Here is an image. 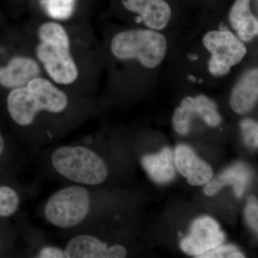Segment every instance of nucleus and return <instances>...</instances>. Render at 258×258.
I'll return each mask as SVG.
<instances>
[{
  "label": "nucleus",
  "instance_id": "19",
  "mask_svg": "<svg viewBox=\"0 0 258 258\" xmlns=\"http://www.w3.org/2000/svg\"><path fill=\"white\" fill-rule=\"evenodd\" d=\"M241 132L246 145L257 149L258 147L257 122L249 118H245L241 121Z\"/></svg>",
  "mask_w": 258,
  "mask_h": 258
},
{
  "label": "nucleus",
  "instance_id": "20",
  "mask_svg": "<svg viewBox=\"0 0 258 258\" xmlns=\"http://www.w3.org/2000/svg\"><path fill=\"white\" fill-rule=\"evenodd\" d=\"M31 257L37 258H66V252L63 247L53 245V244H44L32 252Z\"/></svg>",
  "mask_w": 258,
  "mask_h": 258
},
{
  "label": "nucleus",
  "instance_id": "15",
  "mask_svg": "<svg viewBox=\"0 0 258 258\" xmlns=\"http://www.w3.org/2000/svg\"><path fill=\"white\" fill-rule=\"evenodd\" d=\"M180 104L191 110L194 115L201 117L210 126L216 127L221 123L222 117L216 103L205 95L186 97Z\"/></svg>",
  "mask_w": 258,
  "mask_h": 258
},
{
  "label": "nucleus",
  "instance_id": "2",
  "mask_svg": "<svg viewBox=\"0 0 258 258\" xmlns=\"http://www.w3.org/2000/svg\"><path fill=\"white\" fill-rule=\"evenodd\" d=\"M23 36L45 76L66 91L88 98L90 40L82 21L42 18Z\"/></svg>",
  "mask_w": 258,
  "mask_h": 258
},
{
  "label": "nucleus",
  "instance_id": "22",
  "mask_svg": "<svg viewBox=\"0 0 258 258\" xmlns=\"http://www.w3.org/2000/svg\"><path fill=\"white\" fill-rule=\"evenodd\" d=\"M238 250L235 246L232 244L227 245H220L216 248L208 251L205 253L198 255L199 258H232V254L234 252Z\"/></svg>",
  "mask_w": 258,
  "mask_h": 258
},
{
  "label": "nucleus",
  "instance_id": "14",
  "mask_svg": "<svg viewBox=\"0 0 258 258\" xmlns=\"http://www.w3.org/2000/svg\"><path fill=\"white\" fill-rule=\"evenodd\" d=\"M142 164L151 179L158 184H166L175 178L174 154L169 147L158 154L144 156Z\"/></svg>",
  "mask_w": 258,
  "mask_h": 258
},
{
  "label": "nucleus",
  "instance_id": "6",
  "mask_svg": "<svg viewBox=\"0 0 258 258\" xmlns=\"http://www.w3.org/2000/svg\"><path fill=\"white\" fill-rule=\"evenodd\" d=\"M203 44L210 54L208 69L214 77L228 74L232 68L243 60L247 54L244 42L230 30H210L204 35Z\"/></svg>",
  "mask_w": 258,
  "mask_h": 258
},
{
  "label": "nucleus",
  "instance_id": "5",
  "mask_svg": "<svg viewBox=\"0 0 258 258\" xmlns=\"http://www.w3.org/2000/svg\"><path fill=\"white\" fill-rule=\"evenodd\" d=\"M168 42L162 33L149 28L128 29L115 33L109 43L111 55L120 62L137 60L154 69L165 58Z\"/></svg>",
  "mask_w": 258,
  "mask_h": 258
},
{
  "label": "nucleus",
  "instance_id": "16",
  "mask_svg": "<svg viewBox=\"0 0 258 258\" xmlns=\"http://www.w3.org/2000/svg\"><path fill=\"white\" fill-rule=\"evenodd\" d=\"M44 18L59 22L76 20L79 0H40Z\"/></svg>",
  "mask_w": 258,
  "mask_h": 258
},
{
  "label": "nucleus",
  "instance_id": "18",
  "mask_svg": "<svg viewBox=\"0 0 258 258\" xmlns=\"http://www.w3.org/2000/svg\"><path fill=\"white\" fill-rule=\"evenodd\" d=\"M193 116L189 108L180 104L176 108L172 116V125L174 130L181 135H186L189 133Z\"/></svg>",
  "mask_w": 258,
  "mask_h": 258
},
{
  "label": "nucleus",
  "instance_id": "9",
  "mask_svg": "<svg viewBox=\"0 0 258 258\" xmlns=\"http://www.w3.org/2000/svg\"><path fill=\"white\" fill-rule=\"evenodd\" d=\"M128 13L137 15L147 28L161 31L172 18V8L168 0H120Z\"/></svg>",
  "mask_w": 258,
  "mask_h": 258
},
{
  "label": "nucleus",
  "instance_id": "3",
  "mask_svg": "<svg viewBox=\"0 0 258 258\" xmlns=\"http://www.w3.org/2000/svg\"><path fill=\"white\" fill-rule=\"evenodd\" d=\"M45 162L52 175L68 184L95 187L109 175L106 161L87 139L52 148L47 152Z\"/></svg>",
  "mask_w": 258,
  "mask_h": 258
},
{
  "label": "nucleus",
  "instance_id": "1",
  "mask_svg": "<svg viewBox=\"0 0 258 258\" xmlns=\"http://www.w3.org/2000/svg\"><path fill=\"white\" fill-rule=\"evenodd\" d=\"M88 98L59 87L46 76L32 79L7 97V109L30 144L44 145L77 128L87 115Z\"/></svg>",
  "mask_w": 258,
  "mask_h": 258
},
{
  "label": "nucleus",
  "instance_id": "10",
  "mask_svg": "<svg viewBox=\"0 0 258 258\" xmlns=\"http://www.w3.org/2000/svg\"><path fill=\"white\" fill-rule=\"evenodd\" d=\"M174 163L180 174L192 186H203L213 177L211 166L188 146L179 145L176 148Z\"/></svg>",
  "mask_w": 258,
  "mask_h": 258
},
{
  "label": "nucleus",
  "instance_id": "11",
  "mask_svg": "<svg viewBox=\"0 0 258 258\" xmlns=\"http://www.w3.org/2000/svg\"><path fill=\"white\" fill-rule=\"evenodd\" d=\"M258 99V69L247 70L235 83L230 98L232 111L239 115L249 113L255 106Z\"/></svg>",
  "mask_w": 258,
  "mask_h": 258
},
{
  "label": "nucleus",
  "instance_id": "7",
  "mask_svg": "<svg viewBox=\"0 0 258 258\" xmlns=\"http://www.w3.org/2000/svg\"><path fill=\"white\" fill-rule=\"evenodd\" d=\"M41 76H45L43 71L24 38L20 50L0 66V86L10 91L26 86L32 79Z\"/></svg>",
  "mask_w": 258,
  "mask_h": 258
},
{
  "label": "nucleus",
  "instance_id": "8",
  "mask_svg": "<svg viewBox=\"0 0 258 258\" xmlns=\"http://www.w3.org/2000/svg\"><path fill=\"white\" fill-rule=\"evenodd\" d=\"M225 238L216 220L205 216L194 221L189 235L181 241L180 247L185 253L198 257L222 245Z\"/></svg>",
  "mask_w": 258,
  "mask_h": 258
},
{
  "label": "nucleus",
  "instance_id": "12",
  "mask_svg": "<svg viewBox=\"0 0 258 258\" xmlns=\"http://www.w3.org/2000/svg\"><path fill=\"white\" fill-rule=\"evenodd\" d=\"M252 0H234L228 13L231 28L240 40L249 42L258 35V20L251 8Z\"/></svg>",
  "mask_w": 258,
  "mask_h": 258
},
{
  "label": "nucleus",
  "instance_id": "24",
  "mask_svg": "<svg viewBox=\"0 0 258 258\" xmlns=\"http://www.w3.org/2000/svg\"><path fill=\"white\" fill-rule=\"evenodd\" d=\"M206 1H213V0H206Z\"/></svg>",
  "mask_w": 258,
  "mask_h": 258
},
{
  "label": "nucleus",
  "instance_id": "13",
  "mask_svg": "<svg viewBox=\"0 0 258 258\" xmlns=\"http://www.w3.org/2000/svg\"><path fill=\"white\" fill-rule=\"evenodd\" d=\"M252 177V171L243 163H237L226 169L215 178L212 177L205 185L204 191L208 196H213L226 186H233L236 196L240 198L243 195L246 186Z\"/></svg>",
  "mask_w": 258,
  "mask_h": 258
},
{
  "label": "nucleus",
  "instance_id": "23",
  "mask_svg": "<svg viewBox=\"0 0 258 258\" xmlns=\"http://www.w3.org/2000/svg\"><path fill=\"white\" fill-rule=\"evenodd\" d=\"M5 141L4 139H3V135H2L1 132H0V157H2V155L3 154V152L5 151Z\"/></svg>",
  "mask_w": 258,
  "mask_h": 258
},
{
  "label": "nucleus",
  "instance_id": "17",
  "mask_svg": "<svg viewBox=\"0 0 258 258\" xmlns=\"http://www.w3.org/2000/svg\"><path fill=\"white\" fill-rule=\"evenodd\" d=\"M21 199L18 191L9 186H0V217H8L18 211Z\"/></svg>",
  "mask_w": 258,
  "mask_h": 258
},
{
  "label": "nucleus",
  "instance_id": "4",
  "mask_svg": "<svg viewBox=\"0 0 258 258\" xmlns=\"http://www.w3.org/2000/svg\"><path fill=\"white\" fill-rule=\"evenodd\" d=\"M92 186L69 184L49 197L42 208L45 221L64 234L78 230L92 219L96 207Z\"/></svg>",
  "mask_w": 258,
  "mask_h": 258
},
{
  "label": "nucleus",
  "instance_id": "21",
  "mask_svg": "<svg viewBox=\"0 0 258 258\" xmlns=\"http://www.w3.org/2000/svg\"><path fill=\"white\" fill-rule=\"evenodd\" d=\"M245 220L249 227L255 232L258 230V205L255 197L249 196L244 210Z\"/></svg>",
  "mask_w": 258,
  "mask_h": 258
}]
</instances>
